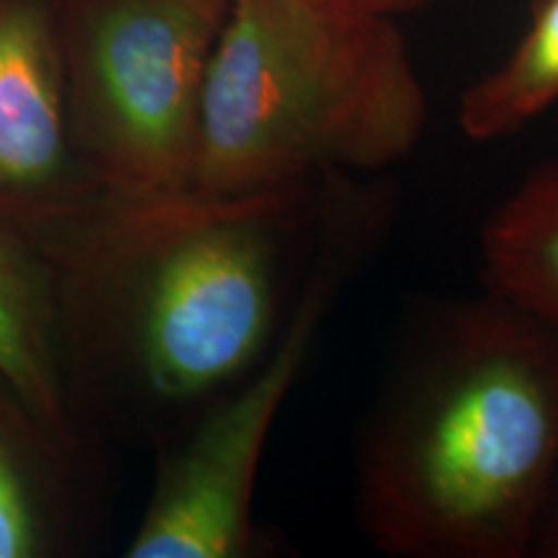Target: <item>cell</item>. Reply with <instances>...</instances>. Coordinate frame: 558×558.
Masks as SVG:
<instances>
[{
	"instance_id": "cell-1",
	"label": "cell",
	"mask_w": 558,
	"mask_h": 558,
	"mask_svg": "<svg viewBox=\"0 0 558 558\" xmlns=\"http://www.w3.org/2000/svg\"><path fill=\"white\" fill-rule=\"evenodd\" d=\"M329 177L235 197L101 194L52 251L75 416L158 448L271 352L349 194Z\"/></svg>"
},
{
	"instance_id": "cell-2",
	"label": "cell",
	"mask_w": 558,
	"mask_h": 558,
	"mask_svg": "<svg viewBox=\"0 0 558 558\" xmlns=\"http://www.w3.org/2000/svg\"><path fill=\"white\" fill-rule=\"evenodd\" d=\"M558 471V333L499 292L401 347L354 460V514L399 558H530Z\"/></svg>"
},
{
	"instance_id": "cell-3",
	"label": "cell",
	"mask_w": 558,
	"mask_h": 558,
	"mask_svg": "<svg viewBox=\"0 0 558 558\" xmlns=\"http://www.w3.org/2000/svg\"><path fill=\"white\" fill-rule=\"evenodd\" d=\"M427 120V88L393 16L333 0H230L202 88L190 190L235 197L386 177Z\"/></svg>"
},
{
	"instance_id": "cell-4",
	"label": "cell",
	"mask_w": 558,
	"mask_h": 558,
	"mask_svg": "<svg viewBox=\"0 0 558 558\" xmlns=\"http://www.w3.org/2000/svg\"><path fill=\"white\" fill-rule=\"evenodd\" d=\"M396 194L383 177L354 184L329 243L271 352L246 378L158 445L153 492L130 558H251L259 554L254 492L284 401L316 349L341 292L393 226Z\"/></svg>"
},
{
	"instance_id": "cell-5",
	"label": "cell",
	"mask_w": 558,
	"mask_h": 558,
	"mask_svg": "<svg viewBox=\"0 0 558 558\" xmlns=\"http://www.w3.org/2000/svg\"><path fill=\"white\" fill-rule=\"evenodd\" d=\"M230 0H58L73 145L101 194L190 190Z\"/></svg>"
},
{
	"instance_id": "cell-6",
	"label": "cell",
	"mask_w": 558,
	"mask_h": 558,
	"mask_svg": "<svg viewBox=\"0 0 558 558\" xmlns=\"http://www.w3.org/2000/svg\"><path fill=\"white\" fill-rule=\"evenodd\" d=\"M99 197L70 132L58 0H0V220L52 254Z\"/></svg>"
},
{
	"instance_id": "cell-7",
	"label": "cell",
	"mask_w": 558,
	"mask_h": 558,
	"mask_svg": "<svg viewBox=\"0 0 558 558\" xmlns=\"http://www.w3.org/2000/svg\"><path fill=\"white\" fill-rule=\"evenodd\" d=\"M86 445L47 429L0 375V558H54L81 548L88 530Z\"/></svg>"
},
{
	"instance_id": "cell-8",
	"label": "cell",
	"mask_w": 558,
	"mask_h": 558,
	"mask_svg": "<svg viewBox=\"0 0 558 558\" xmlns=\"http://www.w3.org/2000/svg\"><path fill=\"white\" fill-rule=\"evenodd\" d=\"M0 375L54 435L86 445L68 386L58 267L0 220Z\"/></svg>"
},
{
	"instance_id": "cell-9",
	"label": "cell",
	"mask_w": 558,
	"mask_h": 558,
	"mask_svg": "<svg viewBox=\"0 0 558 558\" xmlns=\"http://www.w3.org/2000/svg\"><path fill=\"white\" fill-rule=\"evenodd\" d=\"M484 284L558 333V153L527 171L481 228Z\"/></svg>"
},
{
	"instance_id": "cell-10",
	"label": "cell",
	"mask_w": 558,
	"mask_h": 558,
	"mask_svg": "<svg viewBox=\"0 0 558 558\" xmlns=\"http://www.w3.org/2000/svg\"><path fill=\"white\" fill-rule=\"evenodd\" d=\"M558 104V0H533L530 24L505 62L460 94L458 128L471 143L518 135Z\"/></svg>"
},
{
	"instance_id": "cell-11",
	"label": "cell",
	"mask_w": 558,
	"mask_h": 558,
	"mask_svg": "<svg viewBox=\"0 0 558 558\" xmlns=\"http://www.w3.org/2000/svg\"><path fill=\"white\" fill-rule=\"evenodd\" d=\"M530 558H558V471L554 486H550L546 507H543L538 527H535Z\"/></svg>"
},
{
	"instance_id": "cell-12",
	"label": "cell",
	"mask_w": 558,
	"mask_h": 558,
	"mask_svg": "<svg viewBox=\"0 0 558 558\" xmlns=\"http://www.w3.org/2000/svg\"><path fill=\"white\" fill-rule=\"evenodd\" d=\"M333 3L352 5V9H362V11L383 13V16L401 19V16H409V13L427 9L432 0H333Z\"/></svg>"
}]
</instances>
